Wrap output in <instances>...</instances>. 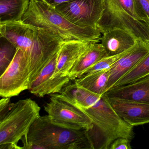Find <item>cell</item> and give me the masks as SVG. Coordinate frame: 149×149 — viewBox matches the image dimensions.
Returning a JSON list of instances; mask_svg holds the SVG:
<instances>
[{"instance_id": "cell-1", "label": "cell", "mask_w": 149, "mask_h": 149, "mask_svg": "<svg viewBox=\"0 0 149 149\" xmlns=\"http://www.w3.org/2000/svg\"><path fill=\"white\" fill-rule=\"evenodd\" d=\"M57 95L80 108L92 119L93 128L87 131L94 149H109L118 138L132 140L134 137L133 126L117 114L106 93L100 95L70 82Z\"/></svg>"}, {"instance_id": "cell-2", "label": "cell", "mask_w": 149, "mask_h": 149, "mask_svg": "<svg viewBox=\"0 0 149 149\" xmlns=\"http://www.w3.org/2000/svg\"><path fill=\"white\" fill-rule=\"evenodd\" d=\"M0 37L21 49L28 63L30 84L64 42L51 31L23 21L0 23Z\"/></svg>"}, {"instance_id": "cell-3", "label": "cell", "mask_w": 149, "mask_h": 149, "mask_svg": "<svg viewBox=\"0 0 149 149\" xmlns=\"http://www.w3.org/2000/svg\"><path fill=\"white\" fill-rule=\"evenodd\" d=\"M25 149H94L88 131L53 123L48 115L40 116L22 139Z\"/></svg>"}, {"instance_id": "cell-4", "label": "cell", "mask_w": 149, "mask_h": 149, "mask_svg": "<svg viewBox=\"0 0 149 149\" xmlns=\"http://www.w3.org/2000/svg\"><path fill=\"white\" fill-rule=\"evenodd\" d=\"M22 20L35 26L51 31L64 42H98L101 33L98 29L78 26L69 21L54 7L41 0H30Z\"/></svg>"}, {"instance_id": "cell-5", "label": "cell", "mask_w": 149, "mask_h": 149, "mask_svg": "<svg viewBox=\"0 0 149 149\" xmlns=\"http://www.w3.org/2000/svg\"><path fill=\"white\" fill-rule=\"evenodd\" d=\"M40 109L30 98L12 103L9 110L0 119V149H22L18 143L40 116Z\"/></svg>"}, {"instance_id": "cell-6", "label": "cell", "mask_w": 149, "mask_h": 149, "mask_svg": "<svg viewBox=\"0 0 149 149\" xmlns=\"http://www.w3.org/2000/svg\"><path fill=\"white\" fill-rule=\"evenodd\" d=\"M97 28L102 34L121 29L149 44V24L142 21L136 13L133 0H104V9Z\"/></svg>"}, {"instance_id": "cell-7", "label": "cell", "mask_w": 149, "mask_h": 149, "mask_svg": "<svg viewBox=\"0 0 149 149\" xmlns=\"http://www.w3.org/2000/svg\"><path fill=\"white\" fill-rule=\"evenodd\" d=\"M44 110L51 121L67 128L88 131L93 127L92 119L80 108L58 96L50 95Z\"/></svg>"}, {"instance_id": "cell-8", "label": "cell", "mask_w": 149, "mask_h": 149, "mask_svg": "<svg viewBox=\"0 0 149 149\" xmlns=\"http://www.w3.org/2000/svg\"><path fill=\"white\" fill-rule=\"evenodd\" d=\"M54 7L73 24L97 29L104 9V0H73Z\"/></svg>"}, {"instance_id": "cell-9", "label": "cell", "mask_w": 149, "mask_h": 149, "mask_svg": "<svg viewBox=\"0 0 149 149\" xmlns=\"http://www.w3.org/2000/svg\"><path fill=\"white\" fill-rule=\"evenodd\" d=\"M30 74L28 63L23 52L17 49L13 60L0 77V96L13 97L29 90Z\"/></svg>"}, {"instance_id": "cell-10", "label": "cell", "mask_w": 149, "mask_h": 149, "mask_svg": "<svg viewBox=\"0 0 149 149\" xmlns=\"http://www.w3.org/2000/svg\"><path fill=\"white\" fill-rule=\"evenodd\" d=\"M57 52L30 83L28 90L31 94L39 97L58 93L70 82L68 76L54 77L57 64Z\"/></svg>"}, {"instance_id": "cell-11", "label": "cell", "mask_w": 149, "mask_h": 149, "mask_svg": "<svg viewBox=\"0 0 149 149\" xmlns=\"http://www.w3.org/2000/svg\"><path fill=\"white\" fill-rule=\"evenodd\" d=\"M149 53V44L137 40L136 45L118 59L109 69V77L107 92L115 84L135 67Z\"/></svg>"}, {"instance_id": "cell-12", "label": "cell", "mask_w": 149, "mask_h": 149, "mask_svg": "<svg viewBox=\"0 0 149 149\" xmlns=\"http://www.w3.org/2000/svg\"><path fill=\"white\" fill-rule=\"evenodd\" d=\"M109 99L117 114L130 125L149 123V104L111 97Z\"/></svg>"}, {"instance_id": "cell-13", "label": "cell", "mask_w": 149, "mask_h": 149, "mask_svg": "<svg viewBox=\"0 0 149 149\" xmlns=\"http://www.w3.org/2000/svg\"><path fill=\"white\" fill-rule=\"evenodd\" d=\"M94 42L79 41L64 42L58 51L54 77L67 76L76 62Z\"/></svg>"}, {"instance_id": "cell-14", "label": "cell", "mask_w": 149, "mask_h": 149, "mask_svg": "<svg viewBox=\"0 0 149 149\" xmlns=\"http://www.w3.org/2000/svg\"><path fill=\"white\" fill-rule=\"evenodd\" d=\"M108 97L149 104V75L132 83L112 88Z\"/></svg>"}, {"instance_id": "cell-15", "label": "cell", "mask_w": 149, "mask_h": 149, "mask_svg": "<svg viewBox=\"0 0 149 149\" xmlns=\"http://www.w3.org/2000/svg\"><path fill=\"white\" fill-rule=\"evenodd\" d=\"M101 44L107 56L124 53L133 47L137 40L128 32L116 28L102 34Z\"/></svg>"}, {"instance_id": "cell-16", "label": "cell", "mask_w": 149, "mask_h": 149, "mask_svg": "<svg viewBox=\"0 0 149 149\" xmlns=\"http://www.w3.org/2000/svg\"><path fill=\"white\" fill-rule=\"evenodd\" d=\"M106 53L101 43L94 42L80 56L69 72L67 76L71 81L84 74L85 71L104 57Z\"/></svg>"}, {"instance_id": "cell-17", "label": "cell", "mask_w": 149, "mask_h": 149, "mask_svg": "<svg viewBox=\"0 0 149 149\" xmlns=\"http://www.w3.org/2000/svg\"><path fill=\"white\" fill-rule=\"evenodd\" d=\"M109 69L86 74L75 80L77 85L95 94L103 95L107 92Z\"/></svg>"}, {"instance_id": "cell-18", "label": "cell", "mask_w": 149, "mask_h": 149, "mask_svg": "<svg viewBox=\"0 0 149 149\" xmlns=\"http://www.w3.org/2000/svg\"><path fill=\"white\" fill-rule=\"evenodd\" d=\"M30 0H0V23L22 20Z\"/></svg>"}, {"instance_id": "cell-19", "label": "cell", "mask_w": 149, "mask_h": 149, "mask_svg": "<svg viewBox=\"0 0 149 149\" xmlns=\"http://www.w3.org/2000/svg\"><path fill=\"white\" fill-rule=\"evenodd\" d=\"M148 75H149V53L143 57L129 72L118 81L112 88L135 82Z\"/></svg>"}, {"instance_id": "cell-20", "label": "cell", "mask_w": 149, "mask_h": 149, "mask_svg": "<svg viewBox=\"0 0 149 149\" xmlns=\"http://www.w3.org/2000/svg\"><path fill=\"white\" fill-rule=\"evenodd\" d=\"M0 74L4 73L16 54L17 48L8 40L0 37Z\"/></svg>"}, {"instance_id": "cell-21", "label": "cell", "mask_w": 149, "mask_h": 149, "mask_svg": "<svg viewBox=\"0 0 149 149\" xmlns=\"http://www.w3.org/2000/svg\"><path fill=\"white\" fill-rule=\"evenodd\" d=\"M128 50L124 53L117 55L107 56V57L102 58L99 61L97 62V63H96L95 65H93V66L89 68L87 70L84 75L95 73V72L100 71V70L109 69L113 66V64L118 59H120L122 56L124 55L128 52Z\"/></svg>"}, {"instance_id": "cell-22", "label": "cell", "mask_w": 149, "mask_h": 149, "mask_svg": "<svg viewBox=\"0 0 149 149\" xmlns=\"http://www.w3.org/2000/svg\"><path fill=\"white\" fill-rule=\"evenodd\" d=\"M136 13L142 21L149 24V0H133Z\"/></svg>"}, {"instance_id": "cell-23", "label": "cell", "mask_w": 149, "mask_h": 149, "mask_svg": "<svg viewBox=\"0 0 149 149\" xmlns=\"http://www.w3.org/2000/svg\"><path fill=\"white\" fill-rule=\"evenodd\" d=\"M131 141L127 138H118L111 143L109 149H131Z\"/></svg>"}, {"instance_id": "cell-24", "label": "cell", "mask_w": 149, "mask_h": 149, "mask_svg": "<svg viewBox=\"0 0 149 149\" xmlns=\"http://www.w3.org/2000/svg\"><path fill=\"white\" fill-rule=\"evenodd\" d=\"M10 97H3L0 100V119L2 118L9 110L12 105Z\"/></svg>"}, {"instance_id": "cell-25", "label": "cell", "mask_w": 149, "mask_h": 149, "mask_svg": "<svg viewBox=\"0 0 149 149\" xmlns=\"http://www.w3.org/2000/svg\"><path fill=\"white\" fill-rule=\"evenodd\" d=\"M41 1L51 6L54 7L63 3L70 2L73 0H41Z\"/></svg>"}]
</instances>
